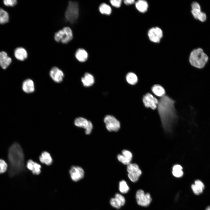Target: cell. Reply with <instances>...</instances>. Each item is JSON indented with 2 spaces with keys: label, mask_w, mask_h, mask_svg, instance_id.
I'll return each mask as SVG.
<instances>
[{
  "label": "cell",
  "mask_w": 210,
  "mask_h": 210,
  "mask_svg": "<svg viewBox=\"0 0 210 210\" xmlns=\"http://www.w3.org/2000/svg\"><path fill=\"white\" fill-rule=\"evenodd\" d=\"M110 3L113 6L116 7H120L121 6L122 1L121 0H112L110 1Z\"/></svg>",
  "instance_id": "36"
},
{
  "label": "cell",
  "mask_w": 210,
  "mask_h": 210,
  "mask_svg": "<svg viewBox=\"0 0 210 210\" xmlns=\"http://www.w3.org/2000/svg\"><path fill=\"white\" fill-rule=\"evenodd\" d=\"M99 9L100 12L102 14L109 15L111 12V9L110 7L105 3L101 4L99 7Z\"/></svg>",
  "instance_id": "29"
},
{
  "label": "cell",
  "mask_w": 210,
  "mask_h": 210,
  "mask_svg": "<svg viewBox=\"0 0 210 210\" xmlns=\"http://www.w3.org/2000/svg\"><path fill=\"white\" fill-rule=\"evenodd\" d=\"M110 203L113 207L117 209L120 208L122 206L120 202L115 197L111 199Z\"/></svg>",
  "instance_id": "32"
},
{
  "label": "cell",
  "mask_w": 210,
  "mask_h": 210,
  "mask_svg": "<svg viewBox=\"0 0 210 210\" xmlns=\"http://www.w3.org/2000/svg\"><path fill=\"white\" fill-rule=\"evenodd\" d=\"M182 167L179 164L174 165L172 168V173L173 176L177 178H180L183 176V172Z\"/></svg>",
  "instance_id": "26"
},
{
  "label": "cell",
  "mask_w": 210,
  "mask_h": 210,
  "mask_svg": "<svg viewBox=\"0 0 210 210\" xmlns=\"http://www.w3.org/2000/svg\"><path fill=\"white\" fill-rule=\"evenodd\" d=\"M73 38L71 30L68 27H66L56 32L54 36L55 40L57 42L66 43L71 41Z\"/></svg>",
  "instance_id": "5"
},
{
  "label": "cell",
  "mask_w": 210,
  "mask_h": 210,
  "mask_svg": "<svg viewBox=\"0 0 210 210\" xmlns=\"http://www.w3.org/2000/svg\"><path fill=\"white\" fill-rule=\"evenodd\" d=\"M9 166L8 174L14 176L23 170L24 168V155L22 149L17 142L13 143L9 148L7 155Z\"/></svg>",
  "instance_id": "2"
},
{
  "label": "cell",
  "mask_w": 210,
  "mask_h": 210,
  "mask_svg": "<svg viewBox=\"0 0 210 210\" xmlns=\"http://www.w3.org/2000/svg\"><path fill=\"white\" fill-rule=\"evenodd\" d=\"M14 55L18 60L20 61H23L27 58V53L24 48L19 47L15 50Z\"/></svg>",
  "instance_id": "21"
},
{
  "label": "cell",
  "mask_w": 210,
  "mask_h": 210,
  "mask_svg": "<svg viewBox=\"0 0 210 210\" xmlns=\"http://www.w3.org/2000/svg\"><path fill=\"white\" fill-rule=\"evenodd\" d=\"M9 15L8 13L2 8H0V24L7 23L9 21Z\"/></svg>",
  "instance_id": "28"
},
{
  "label": "cell",
  "mask_w": 210,
  "mask_h": 210,
  "mask_svg": "<svg viewBox=\"0 0 210 210\" xmlns=\"http://www.w3.org/2000/svg\"><path fill=\"white\" fill-rule=\"evenodd\" d=\"M148 36L151 41L156 43H159L162 37V31L158 27H153L148 31Z\"/></svg>",
  "instance_id": "11"
},
{
  "label": "cell",
  "mask_w": 210,
  "mask_h": 210,
  "mask_svg": "<svg viewBox=\"0 0 210 210\" xmlns=\"http://www.w3.org/2000/svg\"><path fill=\"white\" fill-rule=\"evenodd\" d=\"M118 160L123 164L128 165L130 163L132 158V153L130 151L123 150L122 151V154H119L117 156Z\"/></svg>",
  "instance_id": "14"
},
{
  "label": "cell",
  "mask_w": 210,
  "mask_h": 210,
  "mask_svg": "<svg viewBox=\"0 0 210 210\" xmlns=\"http://www.w3.org/2000/svg\"><path fill=\"white\" fill-rule=\"evenodd\" d=\"M206 19V14L204 12L201 11L199 14L197 19L202 22L205 21Z\"/></svg>",
  "instance_id": "35"
},
{
  "label": "cell",
  "mask_w": 210,
  "mask_h": 210,
  "mask_svg": "<svg viewBox=\"0 0 210 210\" xmlns=\"http://www.w3.org/2000/svg\"><path fill=\"white\" fill-rule=\"evenodd\" d=\"M74 124L77 127L85 129V133L87 134H90L93 128V125L91 122L83 117H79L76 118Z\"/></svg>",
  "instance_id": "9"
},
{
  "label": "cell",
  "mask_w": 210,
  "mask_h": 210,
  "mask_svg": "<svg viewBox=\"0 0 210 210\" xmlns=\"http://www.w3.org/2000/svg\"><path fill=\"white\" fill-rule=\"evenodd\" d=\"M191 13L194 18L197 19L198 16L201 12V7L198 3L196 2H192L191 4Z\"/></svg>",
  "instance_id": "25"
},
{
  "label": "cell",
  "mask_w": 210,
  "mask_h": 210,
  "mask_svg": "<svg viewBox=\"0 0 210 210\" xmlns=\"http://www.w3.org/2000/svg\"><path fill=\"white\" fill-rule=\"evenodd\" d=\"M209 60L207 55L201 48L194 50L190 54L189 61L190 64L196 69H202L206 65Z\"/></svg>",
  "instance_id": "3"
},
{
  "label": "cell",
  "mask_w": 210,
  "mask_h": 210,
  "mask_svg": "<svg viewBox=\"0 0 210 210\" xmlns=\"http://www.w3.org/2000/svg\"><path fill=\"white\" fill-rule=\"evenodd\" d=\"M106 129L110 132H117L120 127V123L115 117L107 115L104 119Z\"/></svg>",
  "instance_id": "7"
},
{
  "label": "cell",
  "mask_w": 210,
  "mask_h": 210,
  "mask_svg": "<svg viewBox=\"0 0 210 210\" xmlns=\"http://www.w3.org/2000/svg\"><path fill=\"white\" fill-rule=\"evenodd\" d=\"M152 91L156 96L162 97L165 95V90L164 88L159 85H155L152 88Z\"/></svg>",
  "instance_id": "24"
},
{
  "label": "cell",
  "mask_w": 210,
  "mask_h": 210,
  "mask_svg": "<svg viewBox=\"0 0 210 210\" xmlns=\"http://www.w3.org/2000/svg\"><path fill=\"white\" fill-rule=\"evenodd\" d=\"M191 188L193 192L196 195L202 193L204 188L203 183L200 180H196L194 183L191 185Z\"/></svg>",
  "instance_id": "18"
},
{
  "label": "cell",
  "mask_w": 210,
  "mask_h": 210,
  "mask_svg": "<svg viewBox=\"0 0 210 210\" xmlns=\"http://www.w3.org/2000/svg\"><path fill=\"white\" fill-rule=\"evenodd\" d=\"M136 8L139 12L144 13L146 12L148 7L147 2L145 0H139L135 3Z\"/></svg>",
  "instance_id": "23"
},
{
  "label": "cell",
  "mask_w": 210,
  "mask_h": 210,
  "mask_svg": "<svg viewBox=\"0 0 210 210\" xmlns=\"http://www.w3.org/2000/svg\"><path fill=\"white\" fill-rule=\"evenodd\" d=\"M7 167L6 162L4 160L0 159V174L5 172L7 170Z\"/></svg>",
  "instance_id": "31"
},
{
  "label": "cell",
  "mask_w": 210,
  "mask_h": 210,
  "mask_svg": "<svg viewBox=\"0 0 210 210\" xmlns=\"http://www.w3.org/2000/svg\"><path fill=\"white\" fill-rule=\"evenodd\" d=\"M22 89L24 92L27 93L33 92L35 90L33 81L30 79H28L25 80L22 83Z\"/></svg>",
  "instance_id": "17"
},
{
  "label": "cell",
  "mask_w": 210,
  "mask_h": 210,
  "mask_svg": "<svg viewBox=\"0 0 210 210\" xmlns=\"http://www.w3.org/2000/svg\"><path fill=\"white\" fill-rule=\"evenodd\" d=\"M79 8L77 2L70 1L65 13V17L67 20L71 23L74 22L78 17Z\"/></svg>",
  "instance_id": "4"
},
{
  "label": "cell",
  "mask_w": 210,
  "mask_h": 210,
  "mask_svg": "<svg viewBox=\"0 0 210 210\" xmlns=\"http://www.w3.org/2000/svg\"><path fill=\"white\" fill-rule=\"evenodd\" d=\"M128 176L132 182H135L139 179L142 174L139 166L135 163H130L127 165Z\"/></svg>",
  "instance_id": "8"
},
{
  "label": "cell",
  "mask_w": 210,
  "mask_h": 210,
  "mask_svg": "<svg viewBox=\"0 0 210 210\" xmlns=\"http://www.w3.org/2000/svg\"><path fill=\"white\" fill-rule=\"evenodd\" d=\"M115 197L118 201L122 206H123L125 202V200L124 197L119 193H116Z\"/></svg>",
  "instance_id": "33"
},
{
  "label": "cell",
  "mask_w": 210,
  "mask_h": 210,
  "mask_svg": "<svg viewBox=\"0 0 210 210\" xmlns=\"http://www.w3.org/2000/svg\"><path fill=\"white\" fill-rule=\"evenodd\" d=\"M75 57L78 61L81 62H83L87 60L88 54L84 49L79 48L76 51L75 53Z\"/></svg>",
  "instance_id": "22"
},
{
  "label": "cell",
  "mask_w": 210,
  "mask_h": 210,
  "mask_svg": "<svg viewBox=\"0 0 210 210\" xmlns=\"http://www.w3.org/2000/svg\"><path fill=\"white\" fill-rule=\"evenodd\" d=\"M81 81L84 86L90 87L94 84V78L91 74L86 73L81 78Z\"/></svg>",
  "instance_id": "20"
},
{
  "label": "cell",
  "mask_w": 210,
  "mask_h": 210,
  "mask_svg": "<svg viewBox=\"0 0 210 210\" xmlns=\"http://www.w3.org/2000/svg\"><path fill=\"white\" fill-rule=\"evenodd\" d=\"M71 179L74 181H77L83 178L84 172L83 168L78 166H72L69 170Z\"/></svg>",
  "instance_id": "12"
},
{
  "label": "cell",
  "mask_w": 210,
  "mask_h": 210,
  "mask_svg": "<svg viewBox=\"0 0 210 210\" xmlns=\"http://www.w3.org/2000/svg\"><path fill=\"white\" fill-rule=\"evenodd\" d=\"M11 58L8 56L6 52H0V66L3 69H6L11 63Z\"/></svg>",
  "instance_id": "16"
},
{
  "label": "cell",
  "mask_w": 210,
  "mask_h": 210,
  "mask_svg": "<svg viewBox=\"0 0 210 210\" xmlns=\"http://www.w3.org/2000/svg\"><path fill=\"white\" fill-rule=\"evenodd\" d=\"M50 75L52 79L56 83H60L63 80L64 74L63 71L58 68L54 67L50 71Z\"/></svg>",
  "instance_id": "13"
},
{
  "label": "cell",
  "mask_w": 210,
  "mask_h": 210,
  "mask_svg": "<svg viewBox=\"0 0 210 210\" xmlns=\"http://www.w3.org/2000/svg\"><path fill=\"white\" fill-rule=\"evenodd\" d=\"M205 210H210V206H208L206 209Z\"/></svg>",
  "instance_id": "38"
},
{
  "label": "cell",
  "mask_w": 210,
  "mask_h": 210,
  "mask_svg": "<svg viewBox=\"0 0 210 210\" xmlns=\"http://www.w3.org/2000/svg\"><path fill=\"white\" fill-rule=\"evenodd\" d=\"M136 198L137 204L141 206H148L151 203L152 198L149 193H145L141 189L138 190L136 194Z\"/></svg>",
  "instance_id": "6"
},
{
  "label": "cell",
  "mask_w": 210,
  "mask_h": 210,
  "mask_svg": "<svg viewBox=\"0 0 210 210\" xmlns=\"http://www.w3.org/2000/svg\"><path fill=\"white\" fill-rule=\"evenodd\" d=\"M130 188L127 182L125 180H122L119 183V190L122 193L125 194L127 193Z\"/></svg>",
  "instance_id": "30"
},
{
  "label": "cell",
  "mask_w": 210,
  "mask_h": 210,
  "mask_svg": "<svg viewBox=\"0 0 210 210\" xmlns=\"http://www.w3.org/2000/svg\"><path fill=\"white\" fill-rule=\"evenodd\" d=\"M143 102L146 107L155 110L157 107L159 101L151 94L148 93L144 96Z\"/></svg>",
  "instance_id": "10"
},
{
  "label": "cell",
  "mask_w": 210,
  "mask_h": 210,
  "mask_svg": "<svg viewBox=\"0 0 210 210\" xmlns=\"http://www.w3.org/2000/svg\"><path fill=\"white\" fill-rule=\"evenodd\" d=\"M175 101L164 95L159 100L157 106L162 126L167 132H170L177 118L174 104Z\"/></svg>",
  "instance_id": "1"
},
{
  "label": "cell",
  "mask_w": 210,
  "mask_h": 210,
  "mask_svg": "<svg viewBox=\"0 0 210 210\" xmlns=\"http://www.w3.org/2000/svg\"><path fill=\"white\" fill-rule=\"evenodd\" d=\"M39 160L41 162L47 165H51L53 161L50 154L46 151L42 153L39 157Z\"/></svg>",
  "instance_id": "19"
},
{
  "label": "cell",
  "mask_w": 210,
  "mask_h": 210,
  "mask_svg": "<svg viewBox=\"0 0 210 210\" xmlns=\"http://www.w3.org/2000/svg\"><path fill=\"white\" fill-rule=\"evenodd\" d=\"M124 3L127 5H131L134 4L135 1L134 0H126L124 1Z\"/></svg>",
  "instance_id": "37"
},
{
  "label": "cell",
  "mask_w": 210,
  "mask_h": 210,
  "mask_svg": "<svg viewBox=\"0 0 210 210\" xmlns=\"http://www.w3.org/2000/svg\"><path fill=\"white\" fill-rule=\"evenodd\" d=\"M4 4L7 6H13L17 3L16 0H4L3 1Z\"/></svg>",
  "instance_id": "34"
},
{
  "label": "cell",
  "mask_w": 210,
  "mask_h": 210,
  "mask_svg": "<svg viewBox=\"0 0 210 210\" xmlns=\"http://www.w3.org/2000/svg\"><path fill=\"white\" fill-rule=\"evenodd\" d=\"M26 166L34 174L38 175L41 172V165L32 160H29L27 161Z\"/></svg>",
  "instance_id": "15"
},
{
  "label": "cell",
  "mask_w": 210,
  "mask_h": 210,
  "mask_svg": "<svg viewBox=\"0 0 210 210\" xmlns=\"http://www.w3.org/2000/svg\"><path fill=\"white\" fill-rule=\"evenodd\" d=\"M126 80L129 84L134 85L137 83L138 78L134 73L133 72H129L126 76Z\"/></svg>",
  "instance_id": "27"
}]
</instances>
